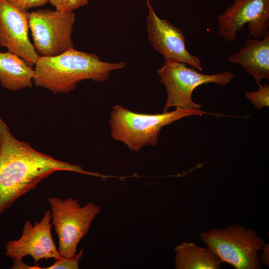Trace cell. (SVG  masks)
I'll return each mask as SVG.
<instances>
[{"label": "cell", "mask_w": 269, "mask_h": 269, "mask_svg": "<svg viewBox=\"0 0 269 269\" xmlns=\"http://www.w3.org/2000/svg\"><path fill=\"white\" fill-rule=\"evenodd\" d=\"M61 171L103 177L98 172L57 159L19 140L0 118V216L42 180Z\"/></svg>", "instance_id": "6da1fadb"}, {"label": "cell", "mask_w": 269, "mask_h": 269, "mask_svg": "<svg viewBox=\"0 0 269 269\" xmlns=\"http://www.w3.org/2000/svg\"><path fill=\"white\" fill-rule=\"evenodd\" d=\"M124 62L102 61L96 54L68 50L57 56L38 58L34 68L33 83L55 94L68 93L84 80L102 82L111 72L124 68Z\"/></svg>", "instance_id": "7a4b0ae2"}, {"label": "cell", "mask_w": 269, "mask_h": 269, "mask_svg": "<svg viewBox=\"0 0 269 269\" xmlns=\"http://www.w3.org/2000/svg\"><path fill=\"white\" fill-rule=\"evenodd\" d=\"M211 114L200 110L176 108L161 114H146L133 112L120 106L112 108L109 124L112 137L124 142L133 151L144 146H155L162 128L183 118Z\"/></svg>", "instance_id": "3957f363"}, {"label": "cell", "mask_w": 269, "mask_h": 269, "mask_svg": "<svg viewBox=\"0 0 269 269\" xmlns=\"http://www.w3.org/2000/svg\"><path fill=\"white\" fill-rule=\"evenodd\" d=\"M200 237L221 262L236 269L261 268L258 253L265 242L252 229L237 224L203 232Z\"/></svg>", "instance_id": "277c9868"}, {"label": "cell", "mask_w": 269, "mask_h": 269, "mask_svg": "<svg viewBox=\"0 0 269 269\" xmlns=\"http://www.w3.org/2000/svg\"><path fill=\"white\" fill-rule=\"evenodd\" d=\"M187 66L184 63L165 61L157 70V74L167 95L163 112H167L173 107L200 110L201 106L192 99V93L197 87L208 83L227 85L235 77L230 71L204 74Z\"/></svg>", "instance_id": "5b68a950"}, {"label": "cell", "mask_w": 269, "mask_h": 269, "mask_svg": "<svg viewBox=\"0 0 269 269\" xmlns=\"http://www.w3.org/2000/svg\"><path fill=\"white\" fill-rule=\"evenodd\" d=\"M48 201L51 205L52 224L59 239L58 252L61 256L72 257L100 213V207L94 203L81 207L77 199L71 197L64 200L50 197Z\"/></svg>", "instance_id": "8992f818"}, {"label": "cell", "mask_w": 269, "mask_h": 269, "mask_svg": "<svg viewBox=\"0 0 269 269\" xmlns=\"http://www.w3.org/2000/svg\"><path fill=\"white\" fill-rule=\"evenodd\" d=\"M28 24L39 56L52 57L74 48V11L40 9L29 12Z\"/></svg>", "instance_id": "52a82bcc"}, {"label": "cell", "mask_w": 269, "mask_h": 269, "mask_svg": "<svg viewBox=\"0 0 269 269\" xmlns=\"http://www.w3.org/2000/svg\"><path fill=\"white\" fill-rule=\"evenodd\" d=\"M218 34L227 42L236 41L237 32L246 24L248 37L260 38L269 31V0H234L218 15Z\"/></svg>", "instance_id": "ba28073f"}, {"label": "cell", "mask_w": 269, "mask_h": 269, "mask_svg": "<svg viewBox=\"0 0 269 269\" xmlns=\"http://www.w3.org/2000/svg\"><path fill=\"white\" fill-rule=\"evenodd\" d=\"M148 14L146 28L150 43L164 58L165 61L185 63L202 71V61L187 49L183 31L167 20L160 18L156 14L149 0L146 1Z\"/></svg>", "instance_id": "9c48e42d"}, {"label": "cell", "mask_w": 269, "mask_h": 269, "mask_svg": "<svg viewBox=\"0 0 269 269\" xmlns=\"http://www.w3.org/2000/svg\"><path fill=\"white\" fill-rule=\"evenodd\" d=\"M51 217V211L47 210L40 222L33 225L26 221L20 238L9 240L5 244V255L13 261H22L23 258L30 256L35 264L43 259L61 258L52 237Z\"/></svg>", "instance_id": "30bf717a"}, {"label": "cell", "mask_w": 269, "mask_h": 269, "mask_svg": "<svg viewBox=\"0 0 269 269\" xmlns=\"http://www.w3.org/2000/svg\"><path fill=\"white\" fill-rule=\"evenodd\" d=\"M28 13L7 0H0V47L6 48L33 68L39 56L28 37Z\"/></svg>", "instance_id": "8fae6325"}, {"label": "cell", "mask_w": 269, "mask_h": 269, "mask_svg": "<svg viewBox=\"0 0 269 269\" xmlns=\"http://www.w3.org/2000/svg\"><path fill=\"white\" fill-rule=\"evenodd\" d=\"M263 37L248 38L239 51L227 58L229 62L241 65L258 85L262 79H269V31Z\"/></svg>", "instance_id": "7c38bea8"}, {"label": "cell", "mask_w": 269, "mask_h": 269, "mask_svg": "<svg viewBox=\"0 0 269 269\" xmlns=\"http://www.w3.org/2000/svg\"><path fill=\"white\" fill-rule=\"evenodd\" d=\"M34 74V69L16 54L0 52V83L4 88L16 91L30 88Z\"/></svg>", "instance_id": "4fadbf2b"}, {"label": "cell", "mask_w": 269, "mask_h": 269, "mask_svg": "<svg viewBox=\"0 0 269 269\" xmlns=\"http://www.w3.org/2000/svg\"><path fill=\"white\" fill-rule=\"evenodd\" d=\"M176 269H218L221 261L209 248L183 242L175 248Z\"/></svg>", "instance_id": "5bb4252c"}, {"label": "cell", "mask_w": 269, "mask_h": 269, "mask_svg": "<svg viewBox=\"0 0 269 269\" xmlns=\"http://www.w3.org/2000/svg\"><path fill=\"white\" fill-rule=\"evenodd\" d=\"M259 86L258 90L247 92L245 96L251 101L255 108L260 110L269 106V86L266 84Z\"/></svg>", "instance_id": "9a60e30c"}, {"label": "cell", "mask_w": 269, "mask_h": 269, "mask_svg": "<svg viewBox=\"0 0 269 269\" xmlns=\"http://www.w3.org/2000/svg\"><path fill=\"white\" fill-rule=\"evenodd\" d=\"M83 249L80 252L70 258L62 257L56 260V261L51 266L43 268L45 269H78L79 262L83 256Z\"/></svg>", "instance_id": "2e32d148"}, {"label": "cell", "mask_w": 269, "mask_h": 269, "mask_svg": "<svg viewBox=\"0 0 269 269\" xmlns=\"http://www.w3.org/2000/svg\"><path fill=\"white\" fill-rule=\"evenodd\" d=\"M55 9L61 11H74L87 5L89 0H48Z\"/></svg>", "instance_id": "e0dca14e"}, {"label": "cell", "mask_w": 269, "mask_h": 269, "mask_svg": "<svg viewBox=\"0 0 269 269\" xmlns=\"http://www.w3.org/2000/svg\"><path fill=\"white\" fill-rule=\"evenodd\" d=\"M15 7L24 10L43 6L48 0H7Z\"/></svg>", "instance_id": "ac0fdd59"}, {"label": "cell", "mask_w": 269, "mask_h": 269, "mask_svg": "<svg viewBox=\"0 0 269 269\" xmlns=\"http://www.w3.org/2000/svg\"><path fill=\"white\" fill-rule=\"evenodd\" d=\"M263 249L264 251V252L263 253L262 257L263 263H264L266 266H269V262L267 261V260H268L269 259L268 257H267V255H269V245H265Z\"/></svg>", "instance_id": "d6986e66"}]
</instances>
